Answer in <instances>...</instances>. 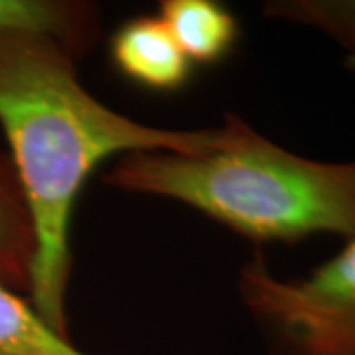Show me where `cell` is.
<instances>
[{"mask_svg":"<svg viewBox=\"0 0 355 355\" xmlns=\"http://www.w3.org/2000/svg\"><path fill=\"white\" fill-rule=\"evenodd\" d=\"M243 119L217 128L172 130L132 121L81 85L76 58L38 34H0V127L34 233L30 304L67 338L71 217L91 172L114 154L202 156L231 144Z\"/></svg>","mask_w":355,"mask_h":355,"instance_id":"cell-1","label":"cell"},{"mask_svg":"<svg viewBox=\"0 0 355 355\" xmlns=\"http://www.w3.org/2000/svg\"><path fill=\"white\" fill-rule=\"evenodd\" d=\"M105 184L186 203L257 243L355 237V162L294 154L247 123L231 144L202 156L127 154Z\"/></svg>","mask_w":355,"mask_h":355,"instance_id":"cell-2","label":"cell"},{"mask_svg":"<svg viewBox=\"0 0 355 355\" xmlns=\"http://www.w3.org/2000/svg\"><path fill=\"white\" fill-rule=\"evenodd\" d=\"M239 298L270 355H355V237L300 279H280L254 251Z\"/></svg>","mask_w":355,"mask_h":355,"instance_id":"cell-3","label":"cell"},{"mask_svg":"<svg viewBox=\"0 0 355 355\" xmlns=\"http://www.w3.org/2000/svg\"><path fill=\"white\" fill-rule=\"evenodd\" d=\"M109 50L116 71L142 87L176 91L190 79V60L158 16L127 20L113 34Z\"/></svg>","mask_w":355,"mask_h":355,"instance_id":"cell-4","label":"cell"},{"mask_svg":"<svg viewBox=\"0 0 355 355\" xmlns=\"http://www.w3.org/2000/svg\"><path fill=\"white\" fill-rule=\"evenodd\" d=\"M12 32L53 38L79 58L99 36V10L73 0H0V34Z\"/></svg>","mask_w":355,"mask_h":355,"instance_id":"cell-5","label":"cell"},{"mask_svg":"<svg viewBox=\"0 0 355 355\" xmlns=\"http://www.w3.org/2000/svg\"><path fill=\"white\" fill-rule=\"evenodd\" d=\"M158 18L190 64H216L239 40L237 18L214 0H164Z\"/></svg>","mask_w":355,"mask_h":355,"instance_id":"cell-6","label":"cell"},{"mask_svg":"<svg viewBox=\"0 0 355 355\" xmlns=\"http://www.w3.org/2000/svg\"><path fill=\"white\" fill-rule=\"evenodd\" d=\"M34 259V233L8 156L0 154V282L12 291H28Z\"/></svg>","mask_w":355,"mask_h":355,"instance_id":"cell-7","label":"cell"},{"mask_svg":"<svg viewBox=\"0 0 355 355\" xmlns=\"http://www.w3.org/2000/svg\"><path fill=\"white\" fill-rule=\"evenodd\" d=\"M0 355H87L53 331L32 304L0 282Z\"/></svg>","mask_w":355,"mask_h":355,"instance_id":"cell-8","label":"cell"},{"mask_svg":"<svg viewBox=\"0 0 355 355\" xmlns=\"http://www.w3.org/2000/svg\"><path fill=\"white\" fill-rule=\"evenodd\" d=\"M263 12L326 34L355 62V0H272Z\"/></svg>","mask_w":355,"mask_h":355,"instance_id":"cell-9","label":"cell"}]
</instances>
